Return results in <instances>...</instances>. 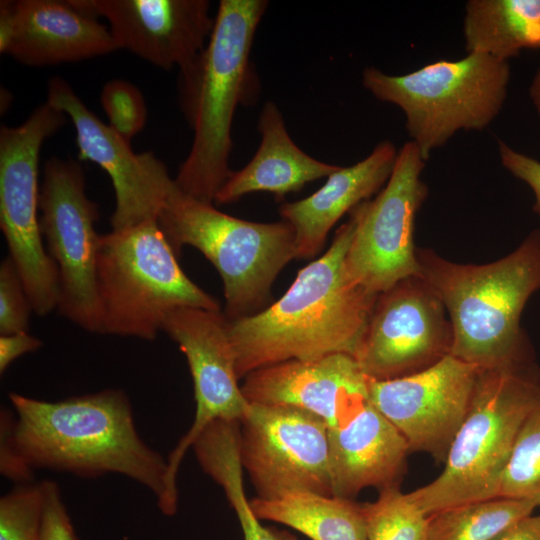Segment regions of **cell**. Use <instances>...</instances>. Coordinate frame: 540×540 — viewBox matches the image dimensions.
<instances>
[{"mask_svg":"<svg viewBox=\"0 0 540 540\" xmlns=\"http://www.w3.org/2000/svg\"><path fill=\"white\" fill-rule=\"evenodd\" d=\"M529 95L534 105V108L540 118V66L538 67L531 81L529 87Z\"/></svg>","mask_w":540,"mask_h":540,"instance_id":"36","label":"cell"},{"mask_svg":"<svg viewBox=\"0 0 540 540\" xmlns=\"http://www.w3.org/2000/svg\"><path fill=\"white\" fill-rule=\"evenodd\" d=\"M46 102L73 123L79 159L97 164L109 175L115 193L112 230L158 220L175 188L166 165L151 152L135 153L131 142L90 111L64 79H50Z\"/></svg>","mask_w":540,"mask_h":540,"instance_id":"16","label":"cell"},{"mask_svg":"<svg viewBox=\"0 0 540 540\" xmlns=\"http://www.w3.org/2000/svg\"><path fill=\"white\" fill-rule=\"evenodd\" d=\"M493 540H540V516H527L502 531Z\"/></svg>","mask_w":540,"mask_h":540,"instance_id":"35","label":"cell"},{"mask_svg":"<svg viewBox=\"0 0 540 540\" xmlns=\"http://www.w3.org/2000/svg\"><path fill=\"white\" fill-rule=\"evenodd\" d=\"M539 516H540V514H539Z\"/></svg>","mask_w":540,"mask_h":540,"instance_id":"37","label":"cell"},{"mask_svg":"<svg viewBox=\"0 0 540 540\" xmlns=\"http://www.w3.org/2000/svg\"><path fill=\"white\" fill-rule=\"evenodd\" d=\"M452 340L441 298L421 276H411L379 294L355 359L370 379L389 380L450 355Z\"/></svg>","mask_w":540,"mask_h":540,"instance_id":"13","label":"cell"},{"mask_svg":"<svg viewBox=\"0 0 540 540\" xmlns=\"http://www.w3.org/2000/svg\"><path fill=\"white\" fill-rule=\"evenodd\" d=\"M224 312L195 307L171 311L162 327L186 356L191 372L196 412L191 427L167 458V484L178 501L177 474L183 458L203 430L217 420L239 421L250 402L245 398L235 368V356Z\"/></svg>","mask_w":540,"mask_h":540,"instance_id":"15","label":"cell"},{"mask_svg":"<svg viewBox=\"0 0 540 540\" xmlns=\"http://www.w3.org/2000/svg\"><path fill=\"white\" fill-rule=\"evenodd\" d=\"M40 187V227L59 275V313L90 333L102 334L97 292L95 230L98 205L86 193L85 172L72 160L51 157Z\"/></svg>","mask_w":540,"mask_h":540,"instance_id":"10","label":"cell"},{"mask_svg":"<svg viewBox=\"0 0 540 540\" xmlns=\"http://www.w3.org/2000/svg\"><path fill=\"white\" fill-rule=\"evenodd\" d=\"M362 508L367 540H428L430 516L399 486L380 490L378 498Z\"/></svg>","mask_w":540,"mask_h":540,"instance_id":"26","label":"cell"},{"mask_svg":"<svg viewBox=\"0 0 540 540\" xmlns=\"http://www.w3.org/2000/svg\"><path fill=\"white\" fill-rule=\"evenodd\" d=\"M9 399L13 412H1L5 477L26 484L37 469L84 478L120 474L146 487L163 514L176 513L167 459L138 434L125 392L107 389L52 402L11 392Z\"/></svg>","mask_w":540,"mask_h":540,"instance_id":"1","label":"cell"},{"mask_svg":"<svg viewBox=\"0 0 540 540\" xmlns=\"http://www.w3.org/2000/svg\"><path fill=\"white\" fill-rule=\"evenodd\" d=\"M265 0H221L205 48L178 69L180 109L193 131L174 182L183 194L214 204L232 170L231 128L238 106L254 105L260 83L250 60Z\"/></svg>","mask_w":540,"mask_h":540,"instance_id":"3","label":"cell"},{"mask_svg":"<svg viewBox=\"0 0 540 540\" xmlns=\"http://www.w3.org/2000/svg\"><path fill=\"white\" fill-rule=\"evenodd\" d=\"M67 116L48 102L18 126L0 128V228L33 312L46 316L57 309L59 275L44 247L38 217V167L44 141Z\"/></svg>","mask_w":540,"mask_h":540,"instance_id":"9","label":"cell"},{"mask_svg":"<svg viewBox=\"0 0 540 540\" xmlns=\"http://www.w3.org/2000/svg\"><path fill=\"white\" fill-rule=\"evenodd\" d=\"M398 151L391 141H381L363 160L349 167L340 166L310 196L279 207L282 220L294 229L296 258L318 254L339 219L385 186Z\"/></svg>","mask_w":540,"mask_h":540,"instance_id":"21","label":"cell"},{"mask_svg":"<svg viewBox=\"0 0 540 540\" xmlns=\"http://www.w3.org/2000/svg\"><path fill=\"white\" fill-rule=\"evenodd\" d=\"M100 101L108 124L125 140L131 142L144 128L147 108L135 85L125 80H111L103 86Z\"/></svg>","mask_w":540,"mask_h":540,"instance_id":"29","label":"cell"},{"mask_svg":"<svg viewBox=\"0 0 540 540\" xmlns=\"http://www.w3.org/2000/svg\"><path fill=\"white\" fill-rule=\"evenodd\" d=\"M108 21L119 49L162 69L189 64L206 46L215 16L208 0H86Z\"/></svg>","mask_w":540,"mask_h":540,"instance_id":"19","label":"cell"},{"mask_svg":"<svg viewBox=\"0 0 540 540\" xmlns=\"http://www.w3.org/2000/svg\"><path fill=\"white\" fill-rule=\"evenodd\" d=\"M118 50L86 0H2L0 52L27 66L76 62Z\"/></svg>","mask_w":540,"mask_h":540,"instance_id":"17","label":"cell"},{"mask_svg":"<svg viewBox=\"0 0 540 540\" xmlns=\"http://www.w3.org/2000/svg\"><path fill=\"white\" fill-rule=\"evenodd\" d=\"M498 151L502 166L533 191V210L540 215V161L515 150L502 140L498 142Z\"/></svg>","mask_w":540,"mask_h":540,"instance_id":"32","label":"cell"},{"mask_svg":"<svg viewBox=\"0 0 540 540\" xmlns=\"http://www.w3.org/2000/svg\"><path fill=\"white\" fill-rule=\"evenodd\" d=\"M510 67L485 54L439 60L403 75L376 67L362 73L363 86L378 100L398 106L411 141L427 161L460 130L482 131L502 110Z\"/></svg>","mask_w":540,"mask_h":540,"instance_id":"8","label":"cell"},{"mask_svg":"<svg viewBox=\"0 0 540 540\" xmlns=\"http://www.w3.org/2000/svg\"><path fill=\"white\" fill-rule=\"evenodd\" d=\"M540 397V370H479L470 409L442 472L407 493L427 516L498 498L516 436Z\"/></svg>","mask_w":540,"mask_h":540,"instance_id":"5","label":"cell"},{"mask_svg":"<svg viewBox=\"0 0 540 540\" xmlns=\"http://www.w3.org/2000/svg\"><path fill=\"white\" fill-rule=\"evenodd\" d=\"M419 149L407 141L393 172L378 195L351 210L355 230L345 265L350 278L381 294L411 276H420L414 244L415 218L428 189Z\"/></svg>","mask_w":540,"mask_h":540,"instance_id":"11","label":"cell"},{"mask_svg":"<svg viewBox=\"0 0 540 540\" xmlns=\"http://www.w3.org/2000/svg\"><path fill=\"white\" fill-rule=\"evenodd\" d=\"M40 484L42 491L40 540H79L58 484L51 480L42 481Z\"/></svg>","mask_w":540,"mask_h":540,"instance_id":"31","label":"cell"},{"mask_svg":"<svg viewBox=\"0 0 540 540\" xmlns=\"http://www.w3.org/2000/svg\"><path fill=\"white\" fill-rule=\"evenodd\" d=\"M538 507L532 500L495 498L450 508L430 516L428 540H493Z\"/></svg>","mask_w":540,"mask_h":540,"instance_id":"25","label":"cell"},{"mask_svg":"<svg viewBox=\"0 0 540 540\" xmlns=\"http://www.w3.org/2000/svg\"><path fill=\"white\" fill-rule=\"evenodd\" d=\"M228 501L238 517L244 540H297L288 532L263 526L261 520L254 514L244 490L232 493Z\"/></svg>","mask_w":540,"mask_h":540,"instance_id":"33","label":"cell"},{"mask_svg":"<svg viewBox=\"0 0 540 540\" xmlns=\"http://www.w3.org/2000/svg\"><path fill=\"white\" fill-rule=\"evenodd\" d=\"M463 35L467 53L507 61L540 48V0H469Z\"/></svg>","mask_w":540,"mask_h":540,"instance_id":"23","label":"cell"},{"mask_svg":"<svg viewBox=\"0 0 540 540\" xmlns=\"http://www.w3.org/2000/svg\"><path fill=\"white\" fill-rule=\"evenodd\" d=\"M244 378L241 390L250 403L308 411L323 419L329 430L347 425L370 402V378L349 354L289 360Z\"/></svg>","mask_w":540,"mask_h":540,"instance_id":"18","label":"cell"},{"mask_svg":"<svg viewBox=\"0 0 540 540\" xmlns=\"http://www.w3.org/2000/svg\"><path fill=\"white\" fill-rule=\"evenodd\" d=\"M498 498L532 500L540 504V397L516 436Z\"/></svg>","mask_w":540,"mask_h":540,"instance_id":"27","label":"cell"},{"mask_svg":"<svg viewBox=\"0 0 540 540\" xmlns=\"http://www.w3.org/2000/svg\"><path fill=\"white\" fill-rule=\"evenodd\" d=\"M260 520L289 526L311 540H367L362 504L310 491L250 501Z\"/></svg>","mask_w":540,"mask_h":540,"instance_id":"24","label":"cell"},{"mask_svg":"<svg viewBox=\"0 0 540 540\" xmlns=\"http://www.w3.org/2000/svg\"><path fill=\"white\" fill-rule=\"evenodd\" d=\"M41 346L42 341L28 332L0 335V373L3 374L20 356Z\"/></svg>","mask_w":540,"mask_h":540,"instance_id":"34","label":"cell"},{"mask_svg":"<svg viewBox=\"0 0 540 540\" xmlns=\"http://www.w3.org/2000/svg\"><path fill=\"white\" fill-rule=\"evenodd\" d=\"M158 224L177 256L185 245L198 249L223 281L229 320L261 311L281 270L296 258L295 233L286 221L240 219L175 188Z\"/></svg>","mask_w":540,"mask_h":540,"instance_id":"7","label":"cell"},{"mask_svg":"<svg viewBox=\"0 0 540 540\" xmlns=\"http://www.w3.org/2000/svg\"><path fill=\"white\" fill-rule=\"evenodd\" d=\"M240 425L242 466L258 498L292 491L332 495L323 419L295 407L250 403Z\"/></svg>","mask_w":540,"mask_h":540,"instance_id":"12","label":"cell"},{"mask_svg":"<svg viewBox=\"0 0 540 540\" xmlns=\"http://www.w3.org/2000/svg\"><path fill=\"white\" fill-rule=\"evenodd\" d=\"M420 276L441 298L452 326L450 355L479 370H540L520 324L540 290V229L507 256L483 265L451 262L416 250Z\"/></svg>","mask_w":540,"mask_h":540,"instance_id":"4","label":"cell"},{"mask_svg":"<svg viewBox=\"0 0 540 540\" xmlns=\"http://www.w3.org/2000/svg\"><path fill=\"white\" fill-rule=\"evenodd\" d=\"M31 311L21 276L7 256L0 265V335L28 332Z\"/></svg>","mask_w":540,"mask_h":540,"instance_id":"30","label":"cell"},{"mask_svg":"<svg viewBox=\"0 0 540 540\" xmlns=\"http://www.w3.org/2000/svg\"><path fill=\"white\" fill-rule=\"evenodd\" d=\"M260 145L252 159L232 171L219 189L215 202L229 204L252 192H270L282 198L305 184L328 177L340 166L319 161L301 150L291 139L282 113L272 101L260 112Z\"/></svg>","mask_w":540,"mask_h":540,"instance_id":"22","label":"cell"},{"mask_svg":"<svg viewBox=\"0 0 540 540\" xmlns=\"http://www.w3.org/2000/svg\"><path fill=\"white\" fill-rule=\"evenodd\" d=\"M332 495L351 499L363 489L399 486L409 445L370 402L347 425L329 430Z\"/></svg>","mask_w":540,"mask_h":540,"instance_id":"20","label":"cell"},{"mask_svg":"<svg viewBox=\"0 0 540 540\" xmlns=\"http://www.w3.org/2000/svg\"><path fill=\"white\" fill-rule=\"evenodd\" d=\"M41 484H20L0 499V540H40Z\"/></svg>","mask_w":540,"mask_h":540,"instance_id":"28","label":"cell"},{"mask_svg":"<svg viewBox=\"0 0 540 540\" xmlns=\"http://www.w3.org/2000/svg\"><path fill=\"white\" fill-rule=\"evenodd\" d=\"M354 230L350 215L328 250L299 270L281 298L250 316L228 319L239 379L289 360L312 361L338 353L355 357L379 295L347 273Z\"/></svg>","mask_w":540,"mask_h":540,"instance_id":"2","label":"cell"},{"mask_svg":"<svg viewBox=\"0 0 540 540\" xmlns=\"http://www.w3.org/2000/svg\"><path fill=\"white\" fill-rule=\"evenodd\" d=\"M177 257L158 220L100 235L102 334L154 340L177 308L221 310L218 300L184 273Z\"/></svg>","mask_w":540,"mask_h":540,"instance_id":"6","label":"cell"},{"mask_svg":"<svg viewBox=\"0 0 540 540\" xmlns=\"http://www.w3.org/2000/svg\"><path fill=\"white\" fill-rule=\"evenodd\" d=\"M479 369L452 355L411 375L369 380V401L402 434L411 452L445 463L473 400Z\"/></svg>","mask_w":540,"mask_h":540,"instance_id":"14","label":"cell"}]
</instances>
